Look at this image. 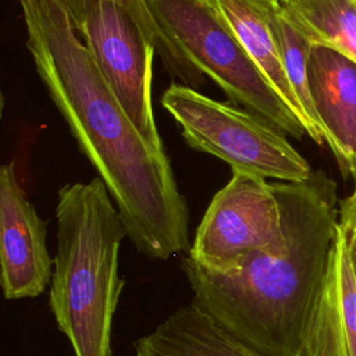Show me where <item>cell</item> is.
I'll return each mask as SVG.
<instances>
[{
  "mask_svg": "<svg viewBox=\"0 0 356 356\" xmlns=\"http://www.w3.org/2000/svg\"><path fill=\"white\" fill-rule=\"evenodd\" d=\"M286 21L312 46L334 49L356 61V0H280Z\"/></svg>",
  "mask_w": 356,
  "mask_h": 356,
  "instance_id": "cell-13",
  "label": "cell"
},
{
  "mask_svg": "<svg viewBox=\"0 0 356 356\" xmlns=\"http://www.w3.org/2000/svg\"><path fill=\"white\" fill-rule=\"evenodd\" d=\"M309 88L325 142L345 177L356 179V61L324 46H312Z\"/></svg>",
  "mask_w": 356,
  "mask_h": 356,
  "instance_id": "cell-9",
  "label": "cell"
},
{
  "mask_svg": "<svg viewBox=\"0 0 356 356\" xmlns=\"http://www.w3.org/2000/svg\"><path fill=\"white\" fill-rule=\"evenodd\" d=\"M284 242L252 254L236 273L206 271L188 254L181 270L189 305L261 356H300L323 289L339 220L335 182L312 171L299 182L273 184Z\"/></svg>",
  "mask_w": 356,
  "mask_h": 356,
  "instance_id": "cell-2",
  "label": "cell"
},
{
  "mask_svg": "<svg viewBox=\"0 0 356 356\" xmlns=\"http://www.w3.org/2000/svg\"><path fill=\"white\" fill-rule=\"evenodd\" d=\"M18 3L36 72L107 186L131 243L153 260L189 252V209L164 149L132 124L61 4Z\"/></svg>",
  "mask_w": 356,
  "mask_h": 356,
  "instance_id": "cell-1",
  "label": "cell"
},
{
  "mask_svg": "<svg viewBox=\"0 0 356 356\" xmlns=\"http://www.w3.org/2000/svg\"><path fill=\"white\" fill-rule=\"evenodd\" d=\"M161 104L192 149L221 159L232 172L285 182L305 181L312 174L306 159L282 131L242 107L214 100L184 83H171Z\"/></svg>",
  "mask_w": 356,
  "mask_h": 356,
  "instance_id": "cell-5",
  "label": "cell"
},
{
  "mask_svg": "<svg viewBox=\"0 0 356 356\" xmlns=\"http://www.w3.org/2000/svg\"><path fill=\"white\" fill-rule=\"evenodd\" d=\"M339 224L342 225V228L345 231V235H346V241H348V246H349V254H350L353 271H355V275H356V224L352 221V218L348 214H345L341 210H339Z\"/></svg>",
  "mask_w": 356,
  "mask_h": 356,
  "instance_id": "cell-16",
  "label": "cell"
},
{
  "mask_svg": "<svg viewBox=\"0 0 356 356\" xmlns=\"http://www.w3.org/2000/svg\"><path fill=\"white\" fill-rule=\"evenodd\" d=\"M277 1H280V0H277Z\"/></svg>",
  "mask_w": 356,
  "mask_h": 356,
  "instance_id": "cell-18",
  "label": "cell"
},
{
  "mask_svg": "<svg viewBox=\"0 0 356 356\" xmlns=\"http://www.w3.org/2000/svg\"><path fill=\"white\" fill-rule=\"evenodd\" d=\"M76 32L132 124L153 147L163 149L152 104V42L111 0L100 1Z\"/></svg>",
  "mask_w": 356,
  "mask_h": 356,
  "instance_id": "cell-7",
  "label": "cell"
},
{
  "mask_svg": "<svg viewBox=\"0 0 356 356\" xmlns=\"http://www.w3.org/2000/svg\"><path fill=\"white\" fill-rule=\"evenodd\" d=\"M134 356H261L192 305L172 312L134 343Z\"/></svg>",
  "mask_w": 356,
  "mask_h": 356,
  "instance_id": "cell-11",
  "label": "cell"
},
{
  "mask_svg": "<svg viewBox=\"0 0 356 356\" xmlns=\"http://www.w3.org/2000/svg\"><path fill=\"white\" fill-rule=\"evenodd\" d=\"M300 356H356V275L339 220Z\"/></svg>",
  "mask_w": 356,
  "mask_h": 356,
  "instance_id": "cell-10",
  "label": "cell"
},
{
  "mask_svg": "<svg viewBox=\"0 0 356 356\" xmlns=\"http://www.w3.org/2000/svg\"><path fill=\"white\" fill-rule=\"evenodd\" d=\"M339 210L348 214L352 218V221L356 224V179H355L353 192L339 202Z\"/></svg>",
  "mask_w": 356,
  "mask_h": 356,
  "instance_id": "cell-17",
  "label": "cell"
},
{
  "mask_svg": "<svg viewBox=\"0 0 356 356\" xmlns=\"http://www.w3.org/2000/svg\"><path fill=\"white\" fill-rule=\"evenodd\" d=\"M56 220L49 306L57 328L75 356H111L113 318L125 285L118 274L125 227L99 177L63 185Z\"/></svg>",
  "mask_w": 356,
  "mask_h": 356,
  "instance_id": "cell-3",
  "label": "cell"
},
{
  "mask_svg": "<svg viewBox=\"0 0 356 356\" xmlns=\"http://www.w3.org/2000/svg\"><path fill=\"white\" fill-rule=\"evenodd\" d=\"M282 242L273 184L260 175L234 171L211 199L188 256L206 271L227 275L241 270L252 254L274 250Z\"/></svg>",
  "mask_w": 356,
  "mask_h": 356,
  "instance_id": "cell-6",
  "label": "cell"
},
{
  "mask_svg": "<svg viewBox=\"0 0 356 356\" xmlns=\"http://www.w3.org/2000/svg\"><path fill=\"white\" fill-rule=\"evenodd\" d=\"M268 22L286 78L306 117L309 125V136L316 143L321 145L325 142V138L313 106L307 75V61L312 44L286 21L280 10V3L277 0H273L270 6Z\"/></svg>",
  "mask_w": 356,
  "mask_h": 356,
  "instance_id": "cell-15",
  "label": "cell"
},
{
  "mask_svg": "<svg viewBox=\"0 0 356 356\" xmlns=\"http://www.w3.org/2000/svg\"><path fill=\"white\" fill-rule=\"evenodd\" d=\"M229 24L239 42L260 68L264 76L299 115L307 129L309 125L300 103L286 78L282 61L270 28L268 15L273 0H210Z\"/></svg>",
  "mask_w": 356,
  "mask_h": 356,
  "instance_id": "cell-12",
  "label": "cell"
},
{
  "mask_svg": "<svg viewBox=\"0 0 356 356\" xmlns=\"http://www.w3.org/2000/svg\"><path fill=\"white\" fill-rule=\"evenodd\" d=\"M159 24L186 57L211 78L235 106L256 114L285 135H307L306 125L250 58L210 0H147Z\"/></svg>",
  "mask_w": 356,
  "mask_h": 356,
  "instance_id": "cell-4",
  "label": "cell"
},
{
  "mask_svg": "<svg viewBox=\"0 0 356 356\" xmlns=\"http://www.w3.org/2000/svg\"><path fill=\"white\" fill-rule=\"evenodd\" d=\"M47 224L21 188L14 163L0 170V281L4 298L42 295L51 284L53 259L46 242Z\"/></svg>",
  "mask_w": 356,
  "mask_h": 356,
  "instance_id": "cell-8",
  "label": "cell"
},
{
  "mask_svg": "<svg viewBox=\"0 0 356 356\" xmlns=\"http://www.w3.org/2000/svg\"><path fill=\"white\" fill-rule=\"evenodd\" d=\"M68 14L75 31H78L89 14L103 0H57ZM122 7L131 18L139 25L145 36L152 42L156 54L164 68L172 78H178L181 83L195 88L203 85L204 76L186 57L174 38L159 24L147 0H111Z\"/></svg>",
  "mask_w": 356,
  "mask_h": 356,
  "instance_id": "cell-14",
  "label": "cell"
}]
</instances>
